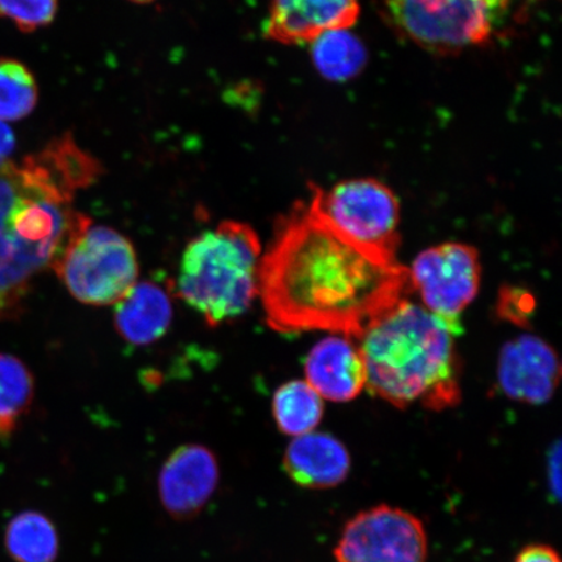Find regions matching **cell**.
I'll return each mask as SVG.
<instances>
[{
    "instance_id": "8992f818",
    "label": "cell",
    "mask_w": 562,
    "mask_h": 562,
    "mask_svg": "<svg viewBox=\"0 0 562 562\" xmlns=\"http://www.w3.org/2000/svg\"><path fill=\"white\" fill-rule=\"evenodd\" d=\"M53 270L77 301L105 306L128 294L137 283L139 267L128 238L88 220L69 238Z\"/></svg>"
},
{
    "instance_id": "4fadbf2b",
    "label": "cell",
    "mask_w": 562,
    "mask_h": 562,
    "mask_svg": "<svg viewBox=\"0 0 562 562\" xmlns=\"http://www.w3.org/2000/svg\"><path fill=\"white\" fill-rule=\"evenodd\" d=\"M306 382L323 400L348 403L367 386V369L358 342L329 335L316 342L305 360Z\"/></svg>"
},
{
    "instance_id": "9a60e30c",
    "label": "cell",
    "mask_w": 562,
    "mask_h": 562,
    "mask_svg": "<svg viewBox=\"0 0 562 562\" xmlns=\"http://www.w3.org/2000/svg\"><path fill=\"white\" fill-rule=\"evenodd\" d=\"M172 315V302L164 288L153 281H143L117 302L116 331L132 346H149L166 335Z\"/></svg>"
},
{
    "instance_id": "7402d4cb",
    "label": "cell",
    "mask_w": 562,
    "mask_h": 562,
    "mask_svg": "<svg viewBox=\"0 0 562 562\" xmlns=\"http://www.w3.org/2000/svg\"><path fill=\"white\" fill-rule=\"evenodd\" d=\"M533 301L529 293L509 290L502 293L501 313L504 318L522 323L532 311Z\"/></svg>"
},
{
    "instance_id": "d4e9b609",
    "label": "cell",
    "mask_w": 562,
    "mask_h": 562,
    "mask_svg": "<svg viewBox=\"0 0 562 562\" xmlns=\"http://www.w3.org/2000/svg\"><path fill=\"white\" fill-rule=\"evenodd\" d=\"M548 480L551 482V488L559 494L560 488V442L552 448L550 460H548Z\"/></svg>"
},
{
    "instance_id": "44dd1931",
    "label": "cell",
    "mask_w": 562,
    "mask_h": 562,
    "mask_svg": "<svg viewBox=\"0 0 562 562\" xmlns=\"http://www.w3.org/2000/svg\"><path fill=\"white\" fill-rule=\"evenodd\" d=\"M58 0H0V18L9 19L24 32L50 24Z\"/></svg>"
},
{
    "instance_id": "52a82bcc",
    "label": "cell",
    "mask_w": 562,
    "mask_h": 562,
    "mask_svg": "<svg viewBox=\"0 0 562 562\" xmlns=\"http://www.w3.org/2000/svg\"><path fill=\"white\" fill-rule=\"evenodd\" d=\"M316 210L329 226L362 248L397 259L400 203L395 193L375 179H350L325 191L312 186Z\"/></svg>"
},
{
    "instance_id": "2e32d148",
    "label": "cell",
    "mask_w": 562,
    "mask_h": 562,
    "mask_svg": "<svg viewBox=\"0 0 562 562\" xmlns=\"http://www.w3.org/2000/svg\"><path fill=\"white\" fill-rule=\"evenodd\" d=\"M325 413L323 398L306 381H292L281 386L272 398V416L288 437L314 432Z\"/></svg>"
},
{
    "instance_id": "9c48e42d",
    "label": "cell",
    "mask_w": 562,
    "mask_h": 562,
    "mask_svg": "<svg viewBox=\"0 0 562 562\" xmlns=\"http://www.w3.org/2000/svg\"><path fill=\"white\" fill-rule=\"evenodd\" d=\"M424 524L404 509L378 505L344 526L335 547L337 562H426Z\"/></svg>"
},
{
    "instance_id": "5b68a950",
    "label": "cell",
    "mask_w": 562,
    "mask_h": 562,
    "mask_svg": "<svg viewBox=\"0 0 562 562\" xmlns=\"http://www.w3.org/2000/svg\"><path fill=\"white\" fill-rule=\"evenodd\" d=\"M536 0H386L400 33L425 50L457 54L522 24Z\"/></svg>"
},
{
    "instance_id": "7a4b0ae2",
    "label": "cell",
    "mask_w": 562,
    "mask_h": 562,
    "mask_svg": "<svg viewBox=\"0 0 562 562\" xmlns=\"http://www.w3.org/2000/svg\"><path fill=\"white\" fill-rule=\"evenodd\" d=\"M101 166L70 137L0 167V319L16 318L35 278L53 269L88 216L74 209Z\"/></svg>"
},
{
    "instance_id": "d6986e66",
    "label": "cell",
    "mask_w": 562,
    "mask_h": 562,
    "mask_svg": "<svg viewBox=\"0 0 562 562\" xmlns=\"http://www.w3.org/2000/svg\"><path fill=\"white\" fill-rule=\"evenodd\" d=\"M33 376L19 358L0 353V439H9L33 398Z\"/></svg>"
},
{
    "instance_id": "5bb4252c",
    "label": "cell",
    "mask_w": 562,
    "mask_h": 562,
    "mask_svg": "<svg viewBox=\"0 0 562 562\" xmlns=\"http://www.w3.org/2000/svg\"><path fill=\"white\" fill-rule=\"evenodd\" d=\"M350 454L333 435L311 432L294 438L284 453L283 468L294 483L308 490L339 486L350 472Z\"/></svg>"
},
{
    "instance_id": "484cf974",
    "label": "cell",
    "mask_w": 562,
    "mask_h": 562,
    "mask_svg": "<svg viewBox=\"0 0 562 562\" xmlns=\"http://www.w3.org/2000/svg\"><path fill=\"white\" fill-rule=\"evenodd\" d=\"M132 2L139 3V4H146L153 2V0H132Z\"/></svg>"
},
{
    "instance_id": "cb8c5ba5",
    "label": "cell",
    "mask_w": 562,
    "mask_h": 562,
    "mask_svg": "<svg viewBox=\"0 0 562 562\" xmlns=\"http://www.w3.org/2000/svg\"><path fill=\"white\" fill-rule=\"evenodd\" d=\"M16 139L12 130L4 122L0 121V167L7 164L9 157L15 150Z\"/></svg>"
},
{
    "instance_id": "603a6c76",
    "label": "cell",
    "mask_w": 562,
    "mask_h": 562,
    "mask_svg": "<svg viewBox=\"0 0 562 562\" xmlns=\"http://www.w3.org/2000/svg\"><path fill=\"white\" fill-rule=\"evenodd\" d=\"M515 562H561L559 553L546 544H531L517 554Z\"/></svg>"
},
{
    "instance_id": "ba28073f",
    "label": "cell",
    "mask_w": 562,
    "mask_h": 562,
    "mask_svg": "<svg viewBox=\"0 0 562 562\" xmlns=\"http://www.w3.org/2000/svg\"><path fill=\"white\" fill-rule=\"evenodd\" d=\"M407 270L412 290L424 302L422 306L456 335L461 334V315L481 288L480 252L468 244L445 243L419 252Z\"/></svg>"
},
{
    "instance_id": "3957f363",
    "label": "cell",
    "mask_w": 562,
    "mask_h": 562,
    "mask_svg": "<svg viewBox=\"0 0 562 562\" xmlns=\"http://www.w3.org/2000/svg\"><path fill=\"white\" fill-rule=\"evenodd\" d=\"M456 336L424 306L398 301L356 340L369 391L400 409L419 404L439 412L459 405L461 363Z\"/></svg>"
},
{
    "instance_id": "30bf717a",
    "label": "cell",
    "mask_w": 562,
    "mask_h": 562,
    "mask_svg": "<svg viewBox=\"0 0 562 562\" xmlns=\"http://www.w3.org/2000/svg\"><path fill=\"white\" fill-rule=\"evenodd\" d=\"M560 378L557 350L537 335L515 337L504 344L498 355V386L513 402L547 404L557 392Z\"/></svg>"
},
{
    "instance_id": "8fae6325",
    "label": "cell",
    "mask_w": 562,
    "mask_h": 562,
    "mask_svg": "<svg viewBox=\"0 0 562 562\" xmlns=\"http://www.w3.org/2000/svg\"><path fill=\"white\" fill-rule=\"evenodd\" d=\"M358 16L360 0H272L263 33L279 44H312L323 33L350 30Z\"/></svg>"
},
{
    "instance_id": "6da1fadb",
    "label": "cell",
    "mask_w": 562,
    "mask_h": 562,
    "mask_svg": "<svg viewBox=\"0 0 562 562\" xmlns=\"http://www.w3.org/2000/svg\"><path fill=\"white\" fill-rule=\"evenodd\" d=\"M409 292L407 267L348 240L311 199L280 217L259 266L258 296L267 325L279 334L357 340Z\"/></svg>"
},
{
    "instance_id": "e0dca14e",
    "label": "cell",
    "mask_w": 562,
    "mask_h": 562,
    "mask_svg": "<svg viewBox=\"0 0 562 562\" xmlns=\"http://www.w3.org/2000/svg\"><path fill=\"white\" fill-rule=\"evenodd\" d=\"M313 63L318 72L334 82L361 74L368 61L362 41L349 30L329 31L312 42Z\"/></svg>"
},
{
    "instance_id": "ffe728a7",
    "label": "cell",
    "mask_w": 562,
    "mask_h": 562,
    "mask_svg": "<svg viewBox=\"0 0 562 562\" xmlns=\"http://www.w3.org/2000/svg\"><path fill=\"white\" fill-rule=\"evenodd\" d=\"M38 89L31 70L12 59H0V121L15 122L31 114Z\"/></svg>"
},
{
    "instance_id": "ac0fdd59",
    "label": "cell",
    "mask_w": 562,
    "mask_h": 562,
    "mask_svg": "<svg viewBox=\"0 0 562 562\" xmlns=\"http://www.w3.org/2000/svg\"><path fill=\"white\" fill-rule=\"evenodd\" d=\"M5 546L18 562H53L58 554V533L45 516L25 512L7 527Z\"/></svg>"
},
{
    "instance_id": "277c9868",
    "label": "cell",
    "mask_w": 562,
    "mask_h": 562,
    "mask_svg": "<svg viewBox=\"0 0 562 562\" xmlns=\"http://www.w3.org/2000/svg\"><path fill=\"white\" fill-rule=\"evenodd\" d=\"M261 243L248 224L226 221L202 232L182 252L176 294L221 326L249 311L258 296Z\"/></svg>"
},
{
    "instance_id": "7c38bea8",
    "label": "cell",
    "mask_w": 562,
    "mask_h": 562,
    "mask_svg": "<svg viewBox=\"0 0 562 562\" xmlns=\"http://www.w3.org/2000/svg\"><path fill=\"white\" fill-rule=\"evenodd\" d=\"M220 468L213 452L199 445L182 446L168 457L159 474V495L175 517H192L214 494Z\"/></svg>"
}]
</instances>
